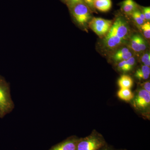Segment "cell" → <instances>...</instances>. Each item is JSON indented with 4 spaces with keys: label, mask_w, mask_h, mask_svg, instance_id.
<instances>
[{
    "label": "cell",
    "mask_w": 150,
    "mask_h": 150,
    "mask_svg": "<svg viewBox=\"0 0 150 150\" xmlns=\"http://www.w3.org/2000/svg\"><path fill=\"white\" fill-rule=\"evenodd\" d=\"M71 9L75 20L81 25H84L91 18L90 9L83 3L78 4Z\"/></svg>",
    "instance_id": "cell-3"
},
{
    "label": "cell",
    "mask_w": 150,
    "mask_h": 150,
    "mask_svg": "<svg viewBox=\"0 0 150 150\" xmlns=\"http://www.w3.org/2000/svg\"><path fill=\"white\" fill-rule=\"evenodd\" d=\"M129 51H129V50L128 48H123L121 49V50H119V51H117L116 54H115L113 56H120V55H122V54L128 53V52H129Z\"/></svg>",
    "instance_id": "cell-23"
},
{
    "label": "cell",
    "mask_w": 150,
    "mask_h": 150,
    "mask_svg": "<svg viewBox=\"0 0 150 150\" xmlns=\"http://www.w3.org/2000/svg\"><path fill=\"white\" fill-rule=\"evenodd\" d=\"M140 46L141 51H144L146 50V41L142 37L140 38Z\"/></svg>",
    "instance_id": "cell-24"
},
{
    "label": "cell",
    "mask_w": 150,
    "mask_h": 150,
    "mask_svg": "<svg viewBox=\"0 0 150 150\" xmlns=\"http://www.w3.org/2000/svg\"><path fill=\"white\" fill-rule=\"evenodd\" d=\"M98 150H114L112 148L108 146L107 144L104 145L100 149Z\"/></svg>",
    "instance_id": "cell-27"
},
{
    "label": "cell",
    "mask_w": 150,
    "mask_h": 150,
    "mask_svg": "<svg viewBox=\"0 0 150 150\" xmlns=\"http://www.w3.org/2000/svg\"><path fill=\"white\" fill-rule=\"evenodd\" d=\"M123 40L110 30L105 38L104 43L108 48H115L122 44Z\"/></svg>",
    "instance_id": "cell-8"
},
{
    "label": "cell",
    "mask_w": 150,
    "mask_h": 150,
    "mask_svg": "<svg viewBox=\"0 0 150 150\" xmlns=\"http://www.w3.org/2000/svg\"><path fill=\"white\" fill-rule=\"evenodd\" d=\"M150 104V93L144 89L141 90L135 98V106L140 108H145L149 106Z\"/></svg>",
    "instance_id": "cell-7"
},
{
    "label": "cell",
    "mask_w": 150,
    "mask_h": 150,
    "mask_svg": "<svg viewBox=\"0 0 150 150\" xmlns=\"http://www.w3.org/2000/svg\"><path fill=\"white\" fill-rule=\"evenodd\" d=\"M133 84L132 78L128 75H122L118 79V85L121 88L130 89Z\"/></svg>",
    "instance_id": "cell-11"
},
{
    "label": "cell",
    "mask_w": 150,
    "mask_h": 150,
    "mask_svg": "<svg viewBox=\"0 0 150 150\" xmlns=\"http://www.w3.org/2000/svg\"><path fill=\"white\" fill-rule=\"evenodd\" d=\"M126 61H121L118 64V68L119 70L125 72Z\"/></svg>",
    "instance_id": "cell-25"
},
{
    "label": "cell",
    "mask_w": 150,
    "mask_h": 150,
    "mask_svg": "<svg viewBox=\"0 0 150 150\" xmlns=\"http://www.w3.org/2000/svg\"><path fill=\"white\" fill-rule=\"evenodd\" d=\"M120 99L125 101H130L134 97V94L129 88H121L117 93Z\"/></svg>",
    "instance_id": "cell-13"
},
{
    "label": "cell",
    "mask_w": 150,
    "mask_h": 150,
    "mask_svg": "<svg viewBox=\"0 0 150 150\" xmlns=\"http://www.w3.org/2000/svg\"><path fill=\"white\" fill-rule=\"evenodd\" d=\"M137 11H138V14H139L140 18H141L144 21H146V19H145L144 16V14L142 13V12L141 11H140L138 10H137Z\"/></svg>",
    "instance_id": "cell-28"
},
{
    "label": "cell",
    "mask_w": 150,
    "mask_h": 150,
    "mask_svg": "<svg viewBox=\"0 0 150 150\" xmlns=\"http://www.w3.org/2000/svg\"><path fill=\"white\" fill-rule=\"evenodd\" d=\"M94 7L100 11L106 12L112 7V1L111 0H95Z\"/></svg>",
    "instance_id": "cell-9"
},
{
    "label": "cell",
    "mask_w": 150,
    "mask_h": 150,
    "mask_svg": "<svg viewBox=\"0 0 150 150\" xmlns=\"http://www.w3.org/2000/svg\"></svg>",
    "instance_id": "cell-30"
},
{
    "label": "cell",
    "mask_w": 150,
    "mask_h": 150,
    "mask_svg": "<svg viewBox=\"0 0 150 150\" xmlns=\"http://www.w3.org/2000/svg\"><path fill=\"white\" fill-rule=\"evenodd\" d=\"M146 20L149 21L150 19V7H143V12H142Z\"/></svg>",
    "instance_id": "cell-20"
},
{
    "label": "cell",
    "mask_w": 150,
    "mask_h": 150,
    "mask_svg": "<svg viewBox=\"0 0 150 150\" xmlns=\"http://www.w3.org/2000/svg\"><path fill=\"white\" fill-rule=\"evenodd\" d=\"M122 10L125 13L131 14L138 8V5L133 0H125L122 2Z\"/></svg>",
    "instance_id": "cell-10"
},
{
    "label": "cell",
    "mask_w": 150,
    "mask_h": 150,
    "mask_svg": "<svg viewBox=\"0 0 150 150\" xmlns=\"http://www.w3.org/2000/svg\"><path fill=\"white\" fill-rule=\"evenodd\" d=\"M82 0H68L67 4L70 8H71L73 7L80 3H83Z\"/></svg>",
    "instance_id": "cell-21"
},
{
    "label": "cell",
    "mask_w": 150,
    "mask_h": 150,
    "mask_svg": "<svg viewBox=\"0 0 150 150\" xmlns=\"http://www.w3.org/2000/svg\"><path fill=\"white\" fill-rule=\"evenodd\" d=\"M131 57H132V53L129 51L128 53L122 54L120 56H113V58L115 62H121V61H126Z\"/></svg>",
    "instance_id": "cell-15"
},
{
    "label": "cell",
    "mask_w": 150,
    "mask_h": 150,
    "mask_svg": "<svg viewBox=\"0 0 150 150\" xmlns=\"http://www.w3.org/2000/svg\"><path fill=\"white\" fill-rule=\"evenodd\" d=\"M141 61L144 63L145 66L150 67V53H147L144 54L141 58Z\"/></svg>",
    "instance_id": "cell-19"
},
{
    "label": "cell",
    "mask_w": 150,
    "mask_h": 150,
    "mask_svg": "<svg viewBox=\"0 0 150 150\" xmlns=\"http://www.w3.org/2000/svg\"><path fill=\"white\" fill-rule=\"evenodd\" d=\"M84 4H85L86 5L90 8V9H94V2L95 0H82Z\"/></svg>",
    "instance_id": "cell-22"
},
{
    "label": "cell",
    "mask_w": 150,
    "mask_h": 150,
    "mask_svg": "<svg viewBox=\"0 0 150 150\" xmlns=\"http://www.w3.org/2000/svg\"><path fill=\"white\" fill-rule=\"evenodd\" d=\"M137 10L131 14V15H132V16L133 17L134 21H136V22L137 23V24L139 25H142L144 23L145 21H144L140 18L139 14H138V11H137Z\"/></svg>",
    "instance_id": "cell-18"
},
{
    "label": "cell",
    "mask_w": 150,
    "mask_h": 150,
    "mask_svg": "<svg viewBox=\"0 0 150 150\" xmlns=\"http://www.w3.org/2000/svg\"><path fill=\"white\" fill-rule=\"evenodd\" d=\"M150 67L144 65L141 68L137 70L135 73V76L140 80H146L149 77Z\"/></svg>",
    "instance_id": "cell-12"
},
{
    "label": "cell",
    "mask_w": 150,
    "mask_h": 150,
    "mask_svg": "<svg viewBox=\"0 0 150 150\" xmlns=\"http://www.w3.org/2000/svg\"><path fill=\"white\" fill-rule=\"evenodd\" d=\"M63 1H64L66 3H67L68 2V0H63Z\"/></svg>",
    "instance_id": "cell-29"
},
{
    "label": "cell",
    "mask_w": 150,
    "mask_h": 150,
    "mask_svg": "<svg viewBox=\"0 0 150 150\" xmlns=\"http://www.w3.org/2000/svg\"><path fill=\"white\" fill-rule=\"evenodd\" d=\"M143 86L144 89L150 93V81H147L143 83Z\"/></svg>",
    "instance_id": "cell-26"
},
{
    "label": "cell",
    "mask_w": 150,
    "mask_h": 150,
    "mask_svg": "<svg viewBox=\"0 0 150 150\" xmlns=\"http://www.w3.org/2000/svg\"><path fill=\"white\" fill-rule=\"evenodd\" d=\"M135 63V58L133 57H131L128 60H126L125 72H128L131 71L134 67Z\"/></svg>",
    "instance_id": "cell-17"
},
{
    "label": "cell",
    "mask_w": 150,
    "mask_h": 150,
    "mask_svg": "<svg viewBox=\"0 0 150 150\" xmlns=\"http://www.w3.org/2000/svg\"><path fill=\"white\" fill-rule=\"evenodd\" d=\"M14 107L9 84L4 77L0 76V118L11 112Z\"/></svg>",
    "instance_id": "cell-1"
},
{
    "label": "cell",
    "mask_w": 150,
    "mask_h": 150,
    "mask_svg": "<svg viewBox=\"0 0 150 150\" xmlns=\"http://www.w3.org/2000/svg\"><path fill=\"white\" fill-rule=\"evenodd\" d=\"M110 30L122 39H125L128 33V28L123 20L118 18L112 24Z\"/></svg>",
    "instance_id": "cell-5"
},
{
    "label": "cell",
    "mask_w": 150,
    "mask_h": 150,
    "mask_svg": "<svg viewBox=\"0 0 150 150\" xmlns=\"http://www.w3.org/2000/svg\"><path fill=\"white\" fill-rule=\"evenodd\" d=\"M112 24V21L100 18H93L89 26L97 35L103 36L108 33Z\"/></svg>",
    "instance_id": "cell-4"
},
{
    "label": "cell",
    "mask_w": 150,
    "mask_h": 150,
    "mask_svg": "<svg viewBox=\"0 0 150 150\" xmlns=\"http://www.w3.org/2000/svg\"><path fill=\"white\" fill-rule=\"evenodd\" d=\"M79 138L73 136L54 145L48 150H76Z\"/></svg>",
    "instance_id": "cell-6"
},
{
    "label": "cell",
    "mask_w": 150,
    "mask_h": 150,
    "mask_svg": "<svg viewBox=\"0 0 150 150\" xmlns=\"http://www.w3.org/2000/svg\"><path fill=\"white\" fill-rule=\"evenodd\" d=\"M105 144L102 135L94 132L85 138H79L76 150H98Z\"/></svg>",
    "instance_id": "cell-2"
},
{
    "label": "cell",
    "mask_w": 150,
    "mask_h": 150,
    "mask_svg": "<svg viewBox=\"0 0 150 150\" xmlns=\"http://www.w3.org/2000/svg\"><path fill=\"white\" fill-rule=\"evenodd\" d=\"M142 28L143 33L145 37L147 39L150 38V22L146 23L142 25Z\"/></svg>",
    "instance_id": "cell-16"
},
{
    "label": "cell",
    "mask_w": 150,
    "mask_h": 150,
    "mask_svg": "<svg viewBox=\"0 0 150 150\" xmlns=\"http://www.w3.org/2000/svg\"><path fill=\"white\" fill-rule=\"evenodd\" d=\"M141 36L138 35H134L131 38V48L136 52H140V42Z\"/></svg>",
    "instance_id": "cell-14"
}]
</instances>
